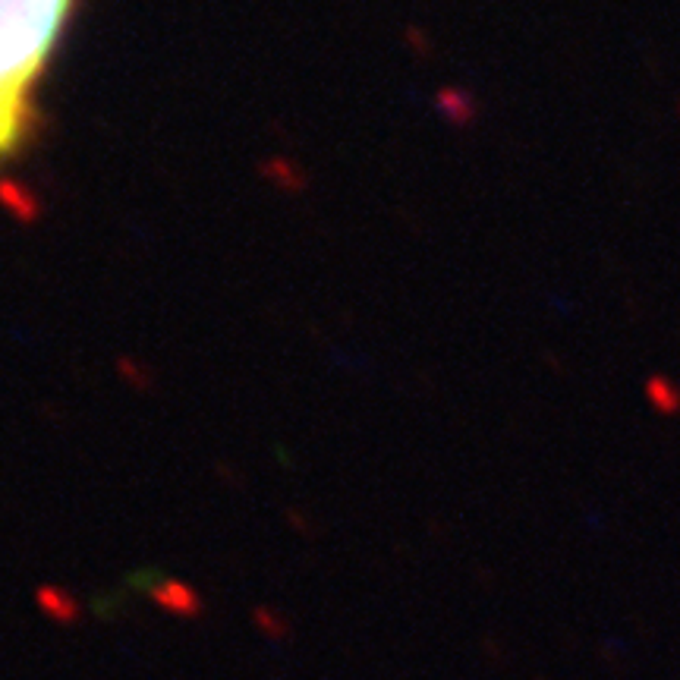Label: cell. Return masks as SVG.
<instances>
[{"instance_id": "obj_1", "label": "cell", "mask_w": 680, "mask_h": 680, "mask_svg": "<svg viewBox=\"0 0 680 680\" xmlns=\"http://www.w3.org/2000/svg\"><path fill=\"white\" fill-rule=\"evenodd\" d=\"M76 0H0V161L32 129L35 88L51 63Z\"/></svg>"}, {"instance_id": "obj_2", "label": "cell", "mask_w": 680, "mask_h": 680, "mask_svg": "<svg viewBox=\"0 0 680 680\" xmlns=\"http://www.w3.org/2000/svg\"><path fill=\"white\" fill-rule=\"evenodd\" d=\"M152 599H154V605H158L161 611L174 614V618L193 620V618H199L202 614V599L187 586V583H164V586L154 589Z\"/></svg>"}, {"instance_id": "obj_3", "label": "cell", "mask_w": 680, "mask_h": 680, "mask_svg": "<svg viewBox=\"0 0 680 680\" xmlns=\"http://www.w3.org/2000/svg\"><path fill=\"white\" fill-rule=\"evenodd\" d=\"M38 605H41V611H45L51 620H57V624H73V620L79 618V601H76L73 595L63 593V589H57V586L41 589Z\"/></svg>"}, {"instance_id": "obj_4", "label": "cell", "mask_w": 680, "mask_h": 680, "mask_svg": "<svg viewBox=\"0 0 680 680\" xmlns=\"http://www.w3.org/2000/svg\"><path fill=\"white\" fill-rule=\"evenodd\" d=\"M646 397L659 416H677L680 413V387L665 375H652L646 381Z\"/></svg>"}, {"instance_id": "obj_5", "label": "cell", "mask_w": 680, "mask_h": 680, "mask_svg": "<svg viewBox=\"0 0 680 680\" xmlns=\"http://www.w3.org/2000/svg\"><path fill=\"white\" fill-rule=\"evenodd\" d=\"M253 618H255V624H259V630L268 636V640L280 643V640H287V636H290L287 620H284V618H274V614H268V608H259V611H255Z\"/></svg>"}]
</instances>
